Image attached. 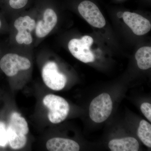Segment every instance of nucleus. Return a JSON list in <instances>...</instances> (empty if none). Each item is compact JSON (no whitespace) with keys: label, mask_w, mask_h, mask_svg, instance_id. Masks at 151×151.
<instances>
[{"label":"nucleus","mask_w":151,"mask_h":151,"mask_svg":"<svg viewBox=\"0 0 151 151\" xmlns=\"http://www.w3.org/2000/svg\"><path fill=\"white\" fill-rule=\"evenodd\" d=\"M43 103L49 110L48 118L52 124H59L63 122L69 114V104L65 99L60 96L48 94L44 98Z\"/></svg>","instance_id":"obj_1"},{"label":"nucleus","mask_w":151,"mask_h":151,"mask_svg":"<svg viewBox=\"0 0 151 151\" xmlns=\"http://www.w3.org/2000/svg\"><path fill=\"white\" fill-rule=\"evenodd\" d=\"M113 110V102L108 93H103L93 99L89 108V114L92 121L102 123L109 118Z\"/></svg>","instance_id":"obj_2"},{"label":"nucleus","mask_w":151,"mask_h":151,"mask_svg":"<svg viewBox=\"0 0 151 151\" xmlns=\"http://www.w3.org/2000/svg\"><path fill=\"white\" fill-rule=\"evenodd\" d=\"M93 43L91 37L85 35L81 39H73L69 41L68 49L74 57L81 62L88 63L94 62V55L90 47Z\"/></svg>","instance_id":"obj_3"},{"label":"nucleus","mask_w":151,"mask_h":151,"mask_svg":"<svg viewBox=\"0 0 151 151\" xmlns=\"http://www.w3.org/2000/svg\"><path fill=\"white\" fill-rule=\"evenodd\" d=\"M29 60L15 53H7L0 60V68L7 76H14L20 70H27L31 67Z\"/></svg>","instance_id":"obj_4"},{"label":"nucleus","mask_w":151,"mask_h":151,"mask_svg":"<svg viewBox=\"0 0 151 151\" xmlns=\"http://www.w3.org/2000/svg\"><path fill=\"white\" fill-rule=\"evenodd\" d=\"M42 76L45 85L55 91L63 89L67 82L66 76L59 72L57 64L53 61H49L44 65Z\"/></svg>","instance_id":"obj_5"},{"label":"nucleus","mask_w":151,"mask_h":151,"mask_svg":"<svg viewBox=\"0 0 151 151\" xmlns=\"http://www.w3.org/2000/svg\"><path fill=\"white\" fill-rule=\"evenodd\" d=\"M78 9L81 16L91 25L99 28L105 25V18L94 3L89 1H83L79 4Z\"/></svg>","instance_id":"obj_6"},{"label":"nucleus","mask_w":151,"mask_h":151,"mask_svg":"<svg viewBox=\"0 0 151 151\" xmlns=\"http://www.w3.org/2000/svg\"><path fill=\"white\" fill-rule=\"evenodd\" d=\"M122 17L125 23L136 35H144L151 30L150 22L139 14L126 12L123 13Z\"/></svg>","instance_id":"obj_7"},{"label":"nucleus","mask_w":151,"mask_h":151,"mask_svg":"<svg viewBox=\"0 0 151 151\" xmlns=\"http://www.w3.org/2000/svg\"><path fill=\"white\" fill-rule=\"evenodd\" d=\"M58 17L55 11L50 8L44 12L42 19L36 24V35L38 37L43 38L48 35L56 25Z\"/></svg>","instance_id":"obj_8"},{"label":"nucleus","mask_w":151,"mask_h":151,"mask_svg":"<svg viewBox=\"0 0 151 151\" xmlns=\"http://www.w3.org/2000/svg\"><path fill=\"white\" fill-rule=\"evenodd\" d=\"M47 149L50 151H78L80 147L77 142L70 139L54 138L46 143Z\"/></svg>","instance_id":"obj_9"},{"label":"nucleus","mask_w":151,"mask_h":151,"mask_svg":"<svg viewBox=\"0 0 151 151\" xmlns=\"http://www.w3.org/2000/svg\"><path fill=\"white\" fill-rule=\"evenodd\" d=\"M108 147L112 151H137L139 145L135 138L129 137L112 140L109 142Z\"/></svg>","instance_id":"obj_10"},{"label":"nucleus","mask_w":151,"mask_h":151,"mask_svg":"<svg viewBox=\"0 0 151 151\" xmlns=\"http://www.w3.org/2000/svg\"><path fill=\"white\" fill-rule=\"evenodd\" d=\"M36 24L35 20L29 16L19 17L14 23V27L18 31L16 36L23 37L32 36L31 32L35 29Z\"/></svg>","instance_id":"obj_11"},{"label":"nucleus","mask_w":151,"mask_h":151,"mask_svg":"<svg viewBox=\"0 0 151 151\" xmlns=\"http://www.w3.org/2000/svg\"><path fill=\"white\" fill-rule=\"evenodd\" d=\"M8 127L16 133L25 135L27 134L29 130L26 120L17 112L11 115Z\"/></svg>","instance_id":"obj_12"},{"label":"nucleus","mask_w":151,"mask_h":151,"mask_svg":"<svg viewBox=\"0 0 151 151\" xmlns=\"http://www.w3.org/2000/svg\"><path fill=\"white\" fill-rule=\"evenodd\" d=\"M138 67L142 70H147L151 67V47H143L139 49L135 54Z\"/></svg>","instance_id":"obj_13"},{"label":"nucleus","mask_w":151,"mask_h":151,"mask_svg":"<svg viewBox=\"0 0 151 151\" xmlns=\"http://www.w3.org/2000/svg\"><path fill=\"white\" fill-rule=\"evenodd\" d=\"M8 141L10 146L14 150L22 149L25 145L27 142L26 135L16 133L7 127Z\"/></svg>","instance_id":"obj_14"},{"label":"nucleus","mask_w":151,"mask_h":151,"mask_svg":"<svg viewBox=\"0 0 151 151\" xmlns=\"http://www.w3.org/2000/svg\"><path fill=\"white\" fill-rule=\"evenodd\" d=\"M138 137L146 146L151 147V125L145 120L140 122L137 131Z\"/></svg>","instance_id":"obj_15"},{"label":"nucleus","mask_w":151,"mask_h":151,"mask_svg":"<svg viewBox=\"0 0 151 151\" xmlns=\"http://www.w3.org/2000/svg\"><path fill=\"white\" fill-rule=\"evenodd\" d=\"M8 143L7 127L5 123L0 122V147H5Z\"/></svg>","instance_id":"obj_16"},{"label":"nucleus","mask_w":151,"mask_h":151,"mask_svg":"<svg viewBox=\"0 0 151 151\" xmlns=\"http://www.w3.org/2000/svg\"><path fill=\"white\" fill-rule=\"evenodd\" d=\"M7 3L11 8L14 9H19L24 7L28 3L29 0H0V2Z\"/></svg>","instance_id":"obj_17"},{"label":"nucleus","mask_w":151,"mask_h":151,"mask_svg":"<svg viewBox=\"0 0 151 151\" xmlns=\"http://www.w3.org/2000/svg\"><path fill=\"white\" fill-rule=\"evenodd\" d=\"M141 110L145 117L151 122V105L150 103H144L141 105Z\"/></svg>","instance_id":"obj_18"},{"label":"nucleus","mask_w":151,"mask_h":151,"mask_svg":"<svg viewBox=\"0 0 151 151\" xmlns=\"http://www.w3.org/2000/svg\"><path fill=\"white\" fill-rule=\"evenodd\" d=\"M117 16H118L119 18H122L123 17V13L122 12H119L117 14Z\"/></svg>","instance_id":"obj_19"},{"label":"nucleus","mask_w":151,"mask_h":151,"mask_svg":"<svg viewBox=\"0 0 151 151\" xmlns=\"http://www.w3.org/2000/svg\"><path fill=\"white\" fill-rule=\"evenodd\" d=\"M2 26V22L1 20V19H0V29L1 28Z\"/></svg>","instance_id":"obj_20"}]
</instances>
